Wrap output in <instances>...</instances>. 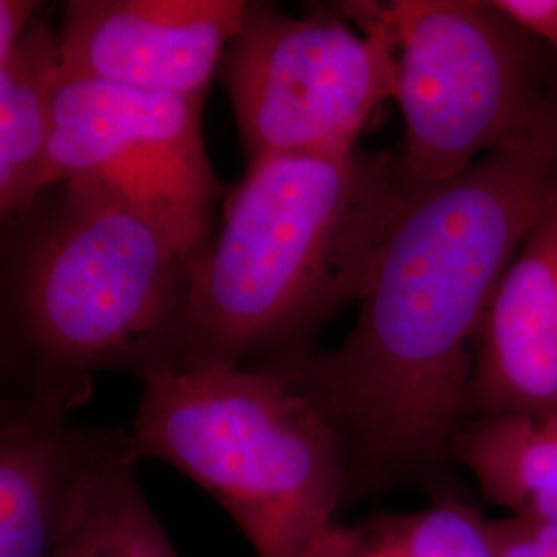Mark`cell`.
<instances>
[{
  "label": "cell",
  "instance_id": "e0dca14e",
  "mask_svg": "<svg viewBox=\"0 0 557 557\" xmlns=\"http://www.w3.org/2000/svg\"><path fill=\"white\" fill-rule=\"evenodd\" d=\"M46 4L38 0H0V66L13 57Z\"/></svg>",
  "mask_w": 557,
  "mask_h": 557
},
{
  "label": "cell",
  "instance_id": "9c48e42d",
  "mask_svg": "<svg viewBox=\"0 0 557 557\" xmlns=\"http://www.w3.org/2000/svg\"><path fill=\"white\" fill-rule=\"evenodd\" d=\"M557 416V195L518 246L487 306L467 421Z\"/></svg>",
  "mask_w": 557,
  "mask_h": 557
},
{
  "label": "cell",
  "instance_id": "ac0fdd59",
  "mask_svg": "<svg viewBox=\"0 0 557 557\" xmlns=\"http://www.w3.org/2000/svg\"><path fill=\"white\" fill-rule=\"evenodd\" d=\"M27 407H23L15 398L11 397L2 386H0V419L11 418L15 413L25 411Z\"/></svg>",
  "mask_w": 557,
  "mask_h": 557
},
{
  "label": "cell",
  "instance_id": "277c9868",
  "mask_svg": "<svg viewBox=\"0 0 557 557\" xmlns=\"http://www.w3.org/2000/svg\"><path fill=\"white\" fill-rule=\"evenodd\" d=\"M131 442L195 481L257 557H304L349 504L347 460L317 398L278 368L205 366L140 380Z\"/></svg>",
  "mask_w": 557,
  "mask_h": 557
},
{
  "label": "cell",
  "instance_id": "3957f363",
  "mask_svg": "<svg viewBox=\"0 0 557 557\" xmlns=\"http://www.w3.org/2000/svg\"><path fill=\"white\" fill-rule=\"evenodd\" d=\"M186 260L98 186L46 188L0 234V386L71 418L103 372L172 370Z\"/></svg>",
  "mask_w": 557,
  "mask_h": 557
},
{
  "label": "cell",
  "instance_id": "30bf717a",
  "mask_svg": "<svg viewBox=\"0 0 557 557\" xmlns=\"http://www.w3.org/2000/svg\"><path fill=\"white\" fill-rule=\"evenodd\" d=\"M96 430L25 409L0 419V557H50Z\"/></svg>",
  "mask_w": 557,
  "mask_h": 557
},
{
  "label": "cell",
  "instance_id": "7a4b0ae2",
  "mask_svg": "<svg viewBox=\"0 0 557 557\" xmlns=\"http://www.w3.org/2000/svg\"><path fill=\"white\" fill-rule=\"evenodd\" d=\"M403 202L395 151L359 145L248 165L186 260L172 370L314 351L322 326L363 296Z\"/></svg>",
  "mask_w": 557,
  "mask_h": 557
},
{
  "label": "cell",
  "instance_id": "6da1fadb",
  "mask_svg": "<svg viewBox=\"0 0 557 557\" xmlns=\"http://www.w3.org/2000/svg\"><path fill=\"white\" fill-rule=\"evenodd\" d=\"M557 195V85L510 143L405 197L354 331L278 368L333 421L349 504L416 487L457 490L453 450L487 306Z\"/></svg>",
  "mask_w": 557,
  "mask_h": 557
},
{
  "label": "cell",
  "instance_id": "8fae6325",
  "mask_svg": "<svg viewBox=\"0 0 557 557\" xmlns=\"http://www.w3.org/2000/svg\"><path fill=\"white\" fill-rule=\"evenodd\" d=\"M120 430H96L50 557H180L137 478Z\"/></svg>",
  "mask_w": 557,
  "mask_h": 557
},
{
  "label": "cell",
  "instance_id": "9a60e30c",
  "mask_svg": "<svg viewBox=\"0 0 557 557\" xmlns=\"http://www.w3.org/2000/svg\"><path fill=\"white\" fill-rule=\"evenodd\" d=\"M496 557H557V520L492 518Z\"/></svg>",
  "mask_w": 557,
  "mask_h": 557
},
{
  "label": "cell",
  "instance_id": "7c38bea8",
  "mask_svg": "<svg viewBox=\"0 0 557 557\" xmlns=\"http://www.w3.org/2000/svg\"><path fill=\"white\" fill-rule=\"evenodd\" d=\"M59 77L57 29L41 13L0 66V234L46 190L50 108Z\"/></svg>",
  "mask_w": 557,
  "mask_h": 557
},
{
  "label": "cell",
  "instance_id": "2e32d148",
  "mask_svg": "<svg viewBox=\"0 0 557 557\" xmlns=\"http://www.w3.org/2000/svg\"><path fill=\"white\" fill-rule=\"evenodd\" d=\"M492 4L557 59V0H492Z\"/></svg>",
  "mask_w": 557,
  "mask_h": 557
},
{
  "label": "cell",
  "instance_id": "4fadbf2b",
  "mask_svg": "<svg viewBox=\"0 0 557 557\" xmlns=\"http://www.w3.org/2000/svg\"><path fill=\"white\" fill-rule=\"evenodd\" d=\"M453 460L508 517L557 520V416L469 419Z\"/></svg>",
  "mask_w": 557,
  "mask_h": 557
},
{
  "label": "cell",
  "instance_id": "ba28073f",
  "mask_svg": "<svg viewBox=\"0 0 557 557\" xmlns=\"http://www.w3.org/2000/svg\"><path fill=\"white\" fill-rule=\"evenodd\" d=\"M246 9L248 0H69L60 71L205 101Z\"/></svg>",
  "mask_w": 557,
  "mask_h": 557
},
{
  "label": "cell",
  "instance_id": "8992f818",
  "mask_svg": "<svg viewBox=\"0 0 557 557\" xmlns=\"http://www.w3.org/2000/svg\"><path fill=\"white\" fill-rule=\"evenodd\" d=\"M218 79L246 168L349 151L395 96V40L382 2H338L294 17L273 2L248 0Z\"/></svg>",
  "mask_w": 557,
  "mask_h": 557
},
{
  "label": "cell",
  "instance_id": "5b68a950",
  "mask_svg": "<svg viewBox=\"0 0 557 557\" xmlns=\"http://www.w3.org/2000/svg\"><path fill=\"white\" fill-rule=\"evenodd\" d=\"M405 197L448 182L515 139L557 85V59L492 0H393Z\"/></svg>",
  "mask_w": 557,
  "mask_h": 557
},
{
  "label": "cell",
  "instance_id": "52a82bcc",
  "mask_svg": "<svg viewBox=\"0 0 557 557\" xmlns=\"http://www.w3.org/2000/svg\"><path fill=\"white\" fill-rule=\"evenodd\" d=\"M202 106L60 71L46 188L64 182L98 186L153 221L193 257L211 238L225 195L205 147Z\"/></svg>",
  "mask_w": 557,
  "mask_h": 557
},
{
  "label": "cell",
  "instance_id": "5bb4252c",
  "mask_svg": "<svg viewBox=\"0 0 557 557\" xmlns=\"http://www.w3.org/2000/svg\"><path fill=\"white\" fill-rule=\"evenodd\" d=\"M304 557H496L492 518L465 498L442 492L413 512H379L333 522Z\"/></svg>",
  "mask_w": 557,
  "mask_h": 557
}]
</instances>
